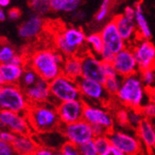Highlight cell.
<instances>
[{
    "instance_id": "cell-1",
    "label": "cell",
    "mask_w": 155,
    "mask_h": 155,
    "mask_svg": "<svg viewBox=\"0 0 155 155\" xmlns=\"http://www.w3.org/2000/svg\"><path fill=\"white\" fill-rule=\"evenodd\" d=\"M64 57L55 48H44L34 51L27 58V65L48 83L61 74V66Z\"/></svg>"
},
{
    "instance_id": "cell-2",
    "label": "cell",
    "mask_w": 155,
    "mask_h": 155,
    "mask_svg": "<svg viewBox=\"0 0 155 155\" xmlns=\"http://www.w3.org/2000/svg\"><path fill=\"white\" fill-rule=\"evenodd\" d=\"M26 117L33 134L35 135L58 131L61 125L56 105L51 101L31 105Z\"/></svg>"
},
{
    "instance_id": "cell-3",
    "label": "cell",
    "mask_w": 155,
    "mask_h": 155,
    "mask_svg": "<svg viewBox=\"0 0 155 155\" xmlns=\"http://www.w3.org/2000/svg\"><path fill=\"white\" fill-rule=\"evenodd\" d=\"M121 105L129 110H140L146 103L147 89L138 74L123 78L121 87L115 96Z\"/></svg>"
},
{
    "instance_id": "cell-4",
    "label": "cell",
    "mask_w": 155,
    "mask_h": 155,
    "mask_svg": "<svg viewBox=\"0 0 155 155\" xmlns=\"http://www.w3.org/2000/svg\"><path fill=\"white\" fill-rule=\"evenodd\" d=\"M31 104L19 84H4L0 94V110L26 114Z\"/></svg>"
},
{
    "instance_id": "cell-5",
    "label": "cell",
    "mask_w": 155,
    "mask_h": 155,
    "mask_svg": "<svg viewBox=\"0 0 155 155\" xmlns=\"http://www.w3.org/2000/svg\"><path fill=\"white\" fill-rule=\"evenodd\" d=\"M51 102L58 105L66 101L82 100L79 87L76 81L61 74L49 82Z\"/></svg>"
},
{
    "instance_id": "cell-6",
    "label": "cell",
    "mask_w": 155,
    "mask_h": 155,
    "mask_svg": "<svg viewBox=\"0 0 155 155\" xmlns=\"http://www.w3.org/2000/svg\"><path fill=\"white\" fill-rule=\"evenodd\" d=\"M108 137L111 147L120 150L124 155H139L142 150V145L137 135L114 128L109 132Z\"/></svg>"
},
{
    "instance_id": "cell-7",
    "label": "cell",
    "mask_w": 155,
    "mask_h": 155,
    "mask_svg": "<svg viewBox=\"0 0 155 155\" xmlns=\"http://www.w3.org/2000/svg\"><path fill=\"white\" fill-rule=\"evenodd\" d=\"M60 132L67 142L77 147L94 139L92 126L83 119L70 124H61Z\"/></svg>"
},
{
    "instance_id": "cell-8",
    "label": "cell",
    "mask_w": 155,
    "mask_h": 155,
    "mask_svg": "<svg viewBox=\"0 0 155 155\" xmlns=\"http://www.w3.org/2000/svg\"><path fill=\"white\" fill-rule=\"evenodd\" d=\"M83 120L91 126H102L109 132L114 129L115 123L114 114L103 106L86 103L83 114Z\"/></svg>"
},
{
    "instance_id": "cell-9",
    "label": "cell",
    "mask_w": 155,
    "mask_h": 155,
    "mask_svg": "<svg viewBox=\"0 0 155 155\" xmlns=\"http://www.w3.org/2000/svg\"><path fill=\"white\" fill-rule=\"evenodd\" d=\"M82 100L84 103L103 104L109 101L110 97L106 92L102 83L80 78L77 81Z\"/></svg>"
},
{
    "instance_id": "cell-10",
    "label": "cell",
    "mask_w": 155,
    "mask_h": 155,
    "mask_svg": "<svg viewBox=\"0 0 155 155\" xmlns=\"http://www.w3.org/2000/svg\"><path fill=\"white\" fill-rule=\"evenodd\" d=\"M130 47L139 71L155 69V46L150 40L137 39Z\"/></svg>"
},
{
    "instance_id": "cell-11",
    "label": "cell",
    "mask_w": 155,
    "mask_h": 155,
    "mask_svg": "<svg viewBox=\"0 0 155 155\" xmlns=\"http://www.w3.org/2000/svg\"><path fill=\"white\" fill-rule=\"evenodd\" d=\"M8 129L16 136L33 134L26 114L0 110V130Z\"/></svg>"
},
{
    "instance_id": "cell-12",
    "label": "cell",
    "mask_w": 155,
    "mask_h": 155,
    "mask_svg": "<svg viewBox=\"0 0 155 155\" xmlns=\"http://www.w3.org/2000/svg\"><path fill=\"white\" fill-rule=\"evenodd\" d=\"M111 64L114 67L117 75L121 78L137 74L139 72L132 48L130 46H127L119 53L115 54Z\"/></svg>"
},
{
    "instance_id": "cell-13",
    "label": "cell",
    "mask_w": 155,
    "mask_h": 155,
    "mask_svg": "<svg viewBox=\"0 0 155 155\" xmlns=\"http://www.w3.org/2000/svg\"><path fill=\"white\" fill-rule=\"evenodd\" d=\"M80 58L82 65V78L103 84L106 77L103 72V62L101 59L89 51Z\"/></svg>"
},
{
    "instance_id": "cell-14",
    "label": "cell",
    "mask_w": 155,
    "mask_h": 155,
    "mask_svg": "<svg viewBox=\"0 0 155 155\" xmlns=\"http://www.w3.org/2000/svg\"><path fill=\"white\" fill-rule=\"evenodd\" d=\"M84 105L86 103L83 100L66 101L56 105L61 124H70L82 120Z\"/></svg>"
},
{
    "instance_id": "cell-15",
    "label": "cell",
    "mask_w": 155,
    "mask_h": 155,
    "mask_svg": "<svg viewBox=\"0 0 155 155\" xmlns=\"http://www.w3.org/2000/svg\"><path fill=\"white\" fill-rule=\"evenodd\" d=\"M100 34L103 41L104 48L111 52L114 55L119 53L121 50L127 47L126 43L121 37L112 20L103 26Z\"/></svg>"
},
{
    "instance_id": "cell-16",
    "label": "cell",
    "mask_w": 155,
    "mask_h": 155,
    "mask_svg": "<svg viewBox=\"0 0 155 155\" xmlns=\"http://www.w3.org/2000/svg\"><path fill=\"white\" fill-rule=\"evenodd\" d=\"M24 93L31 105L42 104L51 101L49 83L42 78H38L33 87L24 89Z\"/></svg>"
},
{
    "instance_id": "cell-17",
    "label": "cell",
    "mask_w": 155,
    "mask_h": 155,
    "mask_svg": "<svg viewBox=\"0 0 155 155\" xmlns=\"http://www.w3.org/2000/svg\"><path fill=\"white\" fill-rule=\"evenodd\" d=\"M45 28V20L38 15H32L18 27V35L22 39H33L40 35Z\"/></svg>"
},
{
    "instance_id": "cell-18",
    "label": "cell",
    "mask_w": 155,
    "mask_h": 155,
    "mask_svg": "<svg viewBox=\"0 0 155 155\" xmlns=\"http://www.w3.org/2000/svg\"><path fill=\"white\" fill-rule=\"evenodd\" d=\"M112 21H114L121 37L127 46H131L138 39L137 27L133 20H129L125 18L123 14H119V15H116Z\"/></svg>"
},
{
    "instance_id": "cell-19",
    "label": "cell",
    "mask_w": 155,
    "mask_h": 155,
    "mask_svg": "<svg viewBox=\"0 0 155 155\" xmlns=\"http://www.w3.org/2000/svg\"><path fill=\"white\" fill-rule=\"evenodd\" d=\"M65 43L74 49L78 52L86 47V39L87 35L84 32V30L80 27L75 26H68L65 27L60 32Z\"/></svg>"
},
{
    "instance_id": "cell-20",
    "label": "cell",
    "mask_w": 155,
    "mask_h": 155,
    "mask_svg": "<svg viewBox=\"0 0 155 155\" xmlns=\"http://www.w3.org/2000/svg\"><path fill=\"white\" fill-rule=\"evenodd\" d=\"M136 135L142 147L148 150H155V127L150 120L144 119L136 128Z\"/></svg>"
},
{
    "instance_id": "cell-21",
    "label": "cell",
    "mask_w": 155,
    "mask_h": 155,
    "mask_svg": "<svg viewBox=\"0 0 155 155\" xmlns=\"http://www.w3.org/2000/svg\"><path fill=\"white\" fill-rule=\"evenodd\" d=\"M11 145L17 155H33L39 147L37 140L33 134L16 136Z\"/></svg>"
},
{
    "instance_id": "cell-22",
    "label": "cell",
    "mask_w": 155,
    "mask_h": 155,
    "mask_svg": "<svg viewBox=\"0 0 155 155\" xmlns=\"http://www.w3.org/2000/svg\"><path fill=\"white\" fill-rule=\"evenodd\" d=\"M136 9V15H135V24L137 31V37L138 39L143 40H150L152 36V33L150 30V27L149 25V22L145 17L142 2H137L135 5Z\"/></svg>"
},
{
    "instance_id": "cell-23",
    "label": "cell",
    "mask_w": 155,
    "mask_h": 155,
    "mask_svg": "<svg viewBox=\"0 0 155 155\" xmlns=\"http://www.w3.org/2000/svg\"><path fill=\"white\" fill-rule=\"evenodd\" d=\"M61 74L76 82L82 78V65L79 56L64 59L61 66Z\"/></svg>"
},
{
    "instance_id": "cell-24",
    "label": "cell",
    "mask_w": 155,
    "mask_h": 155,
    "mask_svg": "<svg viewBox=\"0 0 155 155\" xmlns=\"http://www.w3.org/2000/svg\"><path fill=\"white\" fill-rule=\"evenodd\" d=\"M25 67L15 66L10 63L0 64L3 84H19Z\"/></svg>"
},
{
    "instance_id": "cell-25",
    "label": "cell",
    "mask_w": 155,
    "mask_h": 155,
    "mask_svg": "<svg viewBox=\"0 0 155 155\" xmlns=\"http://www.w3.org/2000/svg\"><path fill=\"white\" fill-rule=\"evenodd\" d=\"M81 4L80 0H49L50 9L54 12H75Z\"/></svg>"
},
{
    "instance_id": "cell-26",
    "label": "cell",
    "mask_w": 155,
    "mask_h": 155,
    "mask_svg": "<svg viewBox=\"0 0 155 155\" xmlns=\"http://www.w3.org/2000/svg\"><path fill=\"white\" fill-rule=\"evenodd\" d=\"M86 46L87 47L88 50H90V53L98 57L104 48L103 41H102L101 34L92 33V34L87 35V39H86Z\"/></svg>"
},
{
    "instance_id": "cell-27",
    "label": "cell",
    "mask_w": 155,
    "mask_h": 155,
    "mask_svg": "<svg viewBox=\"0 0 155 155\" xmlns=\"http://www.w3.org/2000/svg\"><path fill=\"white\" fill-rule=\"evenodd\" d=\"M54 44H55V49L58 50L64 58H70V57H74V56H78V52L70 48L63 40L61 33H59L54 38Z\"/></svg>"
},
{
    "instance_id": "cell-28",
    "label": "cell",
    "mask_w": 155,
    "mask_h": 155,
    "mask_svg": "<svg viewBox=\"0 0 155 155\" xmlns=\"http://www.w3.org/2000/svg\"><path fill=\"white\" fill-rule=\"evenodd\" d=\"M38 78L39 77H38L37 74L34 71V70L31 69L30 67L26 66L24 68V71H23L22 76L21 78V81L19 83V86L24 90L28 87H33L37 82Z\"/></svg>"
},
{
    "instance_id": "cell-29",
    "label": "cell",
    "mask_w": 155,
    "mask_h": 155,
    "mask_svg": "<svg viewBox=\"0 0 155 155\" xmlns=\"http://www.w3.org/2000/svg\"><path fill=\"white\" fill-rule=\"evenodd\" d=\"M123 78H121L118 75L115 76H111V77H107L103 83L104 88L108 95L111 97H115L116 94L118 93L120 87H121V84H122Z\"/></svg>"
},
{
    "instance_id": "cell-30",
    "label": "cell",
    "mask_w": 155,
    "mask_h": 155,
    "mask_svg": "<svg viewBox=\"0 0 155 155\" xmlns=\"http://www.w3.org/2000/svg\"><path fill=\"white\" fill-rule=\"evenodd\" d=\"M28 4H29L30 8L35 13V15L40 17L51 11L49 0H32Z\"/></svg>"
},
{
    "instance_id": "cell-31",
    "label": "cell",
    "mask_w": 155,
    "mask_h": 155,
    "mask_svg": "<svg viewBox=\"0 0 155 155\" xmlns=\"http://www.w3.org/2000/svg\"><path fill=\"white\" fill-rule=\"evenodd\" d=\"M139 78L147 90L155 89V69L139 71Z\"/></svg>"
},
{
    "instance_id": "cell-32",
    "label": "cell",
    "mask_w": 155,
    "mask_h": 155,
    "mask_svg": "<svg viewBox=\"0 0 155 155\" xmlns=\"http://www.w3.org/2000/svg\"><path fill=\"white\" fill-rule=\"evenodd\" d=\"M17 53V50L10 44L0 43V64L8 63Z\"/></svg>"
},
{
    "instance_id": "cell-33",
    "label": "cell",
    "mask_w": 155,
    "mask_h": 155,
    "mask_svg": "<svg viewBox=\"0 0 155 155\" xmlns=\"http://www.w3.org/2000/svg\"><path fill=\"white\" fill-rule=\"evenodd\" d=\"M114 123L118 124L120 127L125 128V127H129V109L127 108H121L118 109L115 114H114Z\"/></svg>"
},
{
    "instance_id": "cell-34",
    "label": "cell",
    "mask_w": 155,
    "mask_h": 155,
    "mask_svg": "<svg viewBox=\"0 0 155 155\" xmlns=\"http://www.w3.org/2000/svg\"><path fill=\"white\" fill-rule=\"evenodd\" d=\"M93 141H94V144H95V147L97 149V151L98 155L104 154L111 147L110 139L108 137V135L95 137L93 139Z\"/></svg>"
},
{
    "instance_id": "cell-35",
    "label": "cell",
    "mask_w": 155,
    "mask_h": 155,
    "mask_svg": "<svg viewBox=\"0 0 155 155\" xmlns=\"http://www.w3.org/2000/svg\"><path fill=\"white\" fill-rule=\"evenodd\" d=\"M110 1L109 0H104L101 2V5L97 11L96 15H95V21L97 22H102L106 18L109 16V12H110Z\"/></svg>"
},
{
    "instance_id": "cell-36",
    "label": "cell",
    "mask_w": 155,
    "mask_h": 155,
    "mask_svg": "<svg viewBox=\"0 0 155 155\" xmlns=\"http://www.w3.org/2000/svg\"><path fill=\"white\" fill-rule=\"evenodd\" d=\"M129 127L137 128L144 120L140 110H129Z\"/></svg>"
},
{
    "instance_id": "cell-37",
    "label": "cell",
    "mask_w": 155,
    "mask_h": 155,
    "mask_svg": "<svg viewBox=\"0 0 155 155\" xmlns=\"http://www.w3.org/2000/svg\"><path fill=\"white\" fill-rule=\"evenodd\" d=\"M140 111L144 117L148 120H155V101L146 102L140 109Z\"/></svg>"
},
{
    "instance_id": "cell-38",
    "label": "cell",
    "mask_w": 155,
    "mask_h": 155,
    "mask_svg": "<svg viewBox=\"0 0 155 155\" xmlns=\"http://www.w3.org/2000/svg\"><path fill=\"white\" fill-rule=\"evenodd\" d=\"M78 149L80 151V155H98L93 140L82 144L78 147Z\"/></svg>"
},
{
    "instance_id": "cell-39",
    "label": "cell",
    "mask_w": 155,
    "mask_h": 155,
    "mask_svg": "<svg viewBox=\"0 0 155 155\" xmlns=\"http://www.w3.org/2000/svg\"><path fill=\"white\" fill-rule=\"evenodd\" d=\"M60 151L61 152L62 155H80L78 147L67 141H65L61 145Z\"/></svg>"
},
{
    "instance_id": "cell-40",
    "label": "cell",
    "mask_w": 155,
    "mask_h": 155,
    "mask_svg": "<svg viewBox=\"0 0 155 155\" xmlns=\"http://www.w3.org/2000/svg\"><path fill=\"white\" fill-rule=\"evenodd\" d=\"M15 137H16V135L13 134L12 132H10L8 129L0 130V140L5 143L12 144L14 140H15Z\"/></svg>"
},
{
    "instance_id": "cell-41",
    "label": "cell",
    "mask_w": 155,
    "mask_h": 155,
    "mask_svg": "<svg viewBox=\"0 0 155 155\" xmlns=\"http://www.w3.org/2000/svg\"><path fill=\"white\" fill-rule=\"evenodd\" d=\"M8 63L13 64V65H15V66L26 67V65H27V58H25L22 54L17 53Z\"/></svg>"
},
{
    "instance_id": "cell-42",
    "label": "cell",
    "mask_w": 155,
    "mask_h": 155,
    "mask_svg": "<svg viewBox=\"0 0 155 155\" xmlns=\"http://www.w3.org/2000/svg\"><path fill=\"white\" fill-rule=\"evenodd\" d=\"M0 155H16L11 144L5 143L0 140Z\"/></svg>"
},
{
    "instance_id": "cell-43",
    "label": "cell",
    "mask_w": 155,
    "mask_h": 155,
    "mask_svg": "<svg viewBox=\"0 0 155 155\" xmlns=\"http://www.w3.org/2000/svg\"><path fill=\"white\" fill-rule=\"evenodd\" d=\"M103 72H104L106 78L117 75L115 69L112 66L111 62H103Z\"/></svg>"
},
{
    "instance_id": "cell-44",
    "label": "cell",
    "mask_w": 155,
    "mask_h": 155,
    "mask_svg": "<svg viewBox=\"0 0 155 155\" xmlns=\"http://www.w3.org/2000/svg\"><path fill=\"white\" fill-rule=\"evenodd\" d=\"M8 17L11 21H18L21 17V10L18 8H11L8 11Z\"/></svg>"
},
{
    "instance_id": "cell-45",
    "label": "cell",
    "mask_w": 155,
    "mask_h": 155,
    "mask_svg": "<svg viewBox=\"0 0 155 155\" xmlns=\"http://www.w3.org/2000/svg\"><path fill=\"white\" fill-rule=\"evenodd\" d=\"M123 15L127 18L129 20H133L135 19V15H136V9H135V7L134 6H126L124 8V11H123Z\"/></svg>"
},
{
    "instance_id": "cell-46",
    "label": "cell",
    "mask_w": 155,
    "mask_h": 155,
    "mask_svg": "<svg viewBox=\"0 0 155 155\" xmlns=\"http://www.w3.org/2000/svg\"><path fill=\"white\" fill-rule=\"evenodd\" d=\"M92 131H93V135H94V138L97 137H101V136H106L109 134V131L107 129H105L102 126H92Z\"/></svg>"
},
{
    "instance_id": "cell-47",
    "label": "cell",
    "mask_w": 155,
    "mask_h": 155,
    "mask_svg": "<svg viewBox=\"0 0 155 155\" xmlns=\"http://www.w3.org/2000/svg\"><path fill=\"white\" fill-rule=\"evenodd\" d=\"M53 150H50L48 148L39 146L33 155H53Z\"/></svg>"
},
{
    "instance_id": "cell-48",
    "label": "cell",
    "mask_w": 155,
    "mask_h": 155,
    "mask_svg": "<svg viewBox=\"0 0 155 155\" xmlns=\"http://www.w3.org/2000/svg\"><path fill=\"white\" fill-rule=\"evenodd\" d=\"M102 155H124V154L122 153L120 150H116L115 148L110 147V148L109 149V150L106 151V152H105L104 154H102Z\"/></svg>"
},
{
    "instance_id": "cell-49",
    "label": "cell",
    "mask_w": 155,
    "mask_h": 155,
    "mask_svg": "<svg viewBox=\"0 0 155 155\" xmlns=\"http://www.w3.org/2000/svg\"><path fill=\"white\" fill-rule=\"evenodd\" d=\"M6 19H7V13L4 10V8L0 7V21H5Z\"/></svg>"
},
{
    "instance_id": "cell-50",
    "label": "cell",
    "mask_w": 155,
    "mask_h": 155,
    "mask_svg": "<svg viewBox=\"0 0 155 155\" xmlns=\"http://www.w3.org/2000/svg\"><path fill=\"white\" fill-rule=\"evenodd\" d=\"M9 4H10V1H9V0H0V7H1L2 8L8 7Z\"/></svg>"
},
{
    "instance_id": "cell-51",
    "label": "cell",
    "mask_w": 155,
    "mask_h": 155,
    "mask_svg": "<svg viewBox=\"0 0 155 155\" xmlns=\"http://www.w3.org/2000/svg\"><path fill=\"white\" fill-rule=\"evenodd\" d=\"M53 155H62V154L60 151V150H54L53 151Z\"/></svg>"
},
{
    "instance_id": "cell-52",
    "label": "cell",
    "mask_w": 155,
    "mask_h": 155,
    "mask_svg": "<svg viewBox=\"0 0 155 155\" xmlns=\"http://www.w3.org/2000/svg\"><path fill=\"white\" fill-rule=\"evenodd\" d=\"M0 84H3V79H2V75H1V72H0Z\"/></svg>"
},
{
    "instance_id": "cell-53",
    "label": "cell",
    "mask_w": 155,
    "mask_h": 155,
    "mask_svg": "<svg viewBox=\"0 0 155 155\" xmlns=\"http://www.w3.org/2000/svg\"><path fill=\"white\" fill-rule=\"evenodd\" d=\"M3 86H4V84H0V94H1V91L3 89Z\"/></svg>"
},
{
    "instance_id": "cell-54",
    "label": "cell",
    "mask_w": 155,
    "mask_h": 155,
    "mask_svg": "<svg viewBox=\"0 0 155 155\" xmlns=\"http://www.w3.org/2000/svg\"><path fill=\"white\" fill-rule=\"evenodd\" d=\"M153 125H154V127H155V120H154V123H153Z\"/></svg>"
},
{
    "instance_id": "cell-55",
    "label": "cell",
    "mask_w": 155,
    "mask_h": 155,
    "mask_svg": "<svg viewBox=\"0 0 155 155\" xmlns=\"http://www.w3.org/2000/svg\"><path fill=\"white\" fill-rule=\"evenodd\" d=\"M16 155H17V154H16Z\"/></svg>"
}]
</instances>
